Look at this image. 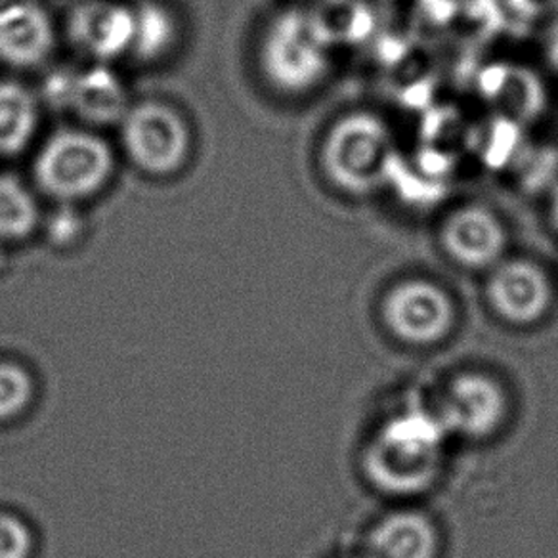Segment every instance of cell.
<instances>
[{"label": "cell", "instance_id": "1", "mask_svg": "<svg viewBox=\"0 0 558 558\" xmlns=\"http://www.w3.org/2000/svg\"><path fill=\"white\" fill-rule=\"evenodd\" d=\"M448 436L438 411L421 405L398 411L365 448V474L375 488L392 496L421 494L440 476Z\"/></svg>", "mask_w": 558, "mask_h": 558}, {"label": "cell", "instance_id": "2", "mask_svg": "<svg viewBox=\"0 0 558 558\" xmlns=\"http://www.w3.org/2000/svg\"><path fill=\"white\" fill-rule=\"evenodd\" d=\"M260 65L278 90H311L326 77L329 68L324 27L301 10L279 14L264 33Z\"/></svg>", "mask_w": 558, "mask_h": 558}, {"label": "cell", "instance_id": "3", "mask_svg": "<svg viewBox=\"0 0 558 558\" xmlns=\"http://www.w3.org/2000/svg\"><path fill=\"white\" fill-rule=\"evenodd\" d=\"M113 165V154L100 136L68 129L45 142L35 163V179L48 195L75 202L100 192Z\"/></svg>", "mask_w": 558, "mask_h": 558}, {"label": "cell", "instance_id": "4", "mask_svg": "<svg viewBox=\"0 0 558 558\" xmlns=\"http://www.w3.org/2000/svg\"><path fill=\"white\" fill-rule=\"evenodd\" d=\"M383 319L400 341L411 347L442 342L458 322L450 293L430 279L411 278L396 283L383 301Z\"/></svg>", "mask_w": 558, "mask_h": 558}, {"label": "cell", "instance_id": "5", "mask_svg": "<svg viewBox=\"0 0 558 558\" xmlns=\"http://www.w3.org/2000/svg\"><path fill=\"white\" fill-rule=\"evenodd\" d=\"M121 138L132 161L157 177L179 171L192 146L186 121L159 101H144L129 109Z\"/></svg>", "mask_w": 558, "mask_h": 558}, {"label": "cell", "instance_id": "6", "mask_svg": "<svg viewBox=\"0 0 558 558\" xmlns=\"http://www.w3.org/2000/svg\"><path fill=\"white\" fill-rule=\"evenodd\" d=\"M390 157L387 126L369 116H352L337 124L324 146L327 174L347 190L369 187Z\"/></svg>", "mask_w": 558, "mask_h": 558}, {"label": "cell", "instance_id": "7", "mask_svg": "<svg viewBox=\"0 0 558 558\" xmlns=\"http://www.w3.org/2000/svg\"><path fill=\"white\" fill-rule=\"evenodd\" d=\"M438 415L450 435L482 440L504 427L509 396L499 380L481 372H466L451 380Z\"/></svg>", "mask_w": 558, "mask_h": 558}, {"label": "cell", "instance_id": "8", "mask_svg": "<svg viewBox=\"0 0 558 558\" xmlns=\"http://www.w3.org/2000/svg\"><path fill=\"white\" fill-rule=\"evenodd\" d=\"M444 253L469 270H492L509 247V232L496 210L482 203H466L451 210L440 225Z\"/></svg>", "mask_w": 558, "mask_h": 558}, {"label": "cell", "instance_id": "9", "mask_svg": "<svg viewBox=\"0 0 558 558\" xmlns=\"http://www.w3.org/2000/svg\"><path fill=\"white\" fill-rule=\"evenodd\" d=\"M486 293L492 308L517 326L539 322L553 304L549 274L527 258H504L494 266Z\"/></svg>", "mask_w": 558, "mask_h": 558}, {"label": "cell", "instance_id": "10", "mask_svg": "<svg viewBox=\"0 0 558 558\" xmlns=\"http://www.w3.org/2000/svg\"><path fill=\"white\" fill-rule=\"evenodd\" d=\"M71 39L100 62L131 52L134 39V7L121 2H86L70 20Z\"/></svg>", "mask_w": 558, "mask_h": 558}, {"label": "cell", "instance_id": "11", "mask_svg": "<svg viewBox=\"0 0 558 558\" xmlns=\"http://www.w3.org/2000/svg\"><path fill=\"white\" fill-rule=\"evenodd\" d=\"M56 33L45 9L29 0L0 9V60L14 68H35L52 54Z\"/></svg>", "mask_w": 558, "mask_h": 558}, {"label": "cell", "instance_id": "12", "mask_svg": "<svg viewBox=\"0 0 558 558\" xmlns=\"http://www.w3.org/2000/svg\"><path fill=\"white\" fill-rule=\"evenodd\" d=\"M440 534L421 511H395L379 520L367 537L365 558H438Z\"/></svg>", "mask_w": 558, "mask_h": 558}, {"label": "cell", "instance_id": "13", "mask_svg": "<svg viewBox=\"0 0 558 558\" xmlns=\"http://www.w3.org/2000/svg\"><path fill=\"white\" fill-rule=\"evenodd\" d=\"M70 106L93 123H113L129 111L121 81L104 65L73 75Z\"/></svg>", "mask_w": 558, "mask_h": 558}, {"label": "cell", "instance_id": "14", "mask_svg": "<svg viewBox=\"0 0 558 558\" xmlns=\"http://www.w3.org/2000/svg\"><path fill=\"white\" fill-rule=\"evenodd\" d=\"M39 126V104L24 85L0 81V156L27 148Z\"/></svg>", "mask_w": 558, "mask_h": 558}, {"label": "cell", "instance_id": "15", "mask_svg": "<svg viewBox=\"0 0 558 558\" xmlns=\"http://www.w3.org/2000/svg\"><path fill=\"white\" fill-rule=\"evenodd\" d=\"M177 22L169 10L154 0L134 7L132 54L140 60H157L174 45Z\"/></svg>", "mask_w": 558, "mask_h": 558}, {"label": "cell", "instance_id": "16", "mask_svg": "<svg viewBox=\"0 0 558 558\" xmlns=\"http://www.w3.org/2000/svg\"><path fill=\"white\" fill-rule=\"evenodd\" d=\"M39 225V205L12 174H0V240H24Z\"/></svg>", "mask_w": 558, "mask_h": 558}, {"label": "cell", "instance_id": "17", "mask_svg": "<svg viewBox=\"0 0 558 558\" xmlns=\"http://www.w3.org/2000/svg\"><path fill=\"white\" fill-rule=\"evenodd\" d=\"M32 375L14 362H0V421L22 415L33 400Z\"/></svg>", "mask_w": 558, "mask_h": 558}, {"label": "cell", "instance_id": "18", "mask_svg": "<svg viewBox=\"0 0 558 558\" xmlns=\"http://www.w3.org/2000/svg\"><path fill=\"white\" fill-rule=\"evenodd\" d=\"M33 534L24 520L16 514L0 512V558H29Z\"/></svg>", "mask_w": 558, "mask_h": 558}, {"label": "cell", "instance_id": "19", "mask_svg": "<svg viewBox=\"0 0 558 558\" xmlns=\"http://www.w3.org/2000/svg\"><path fill=\"white\" fill-rule=\"evenodd\" d=\"M360 558H365V557H360Z\"/></svg>", "mask_w": 558, "mask_h": 558}]
</instances>
